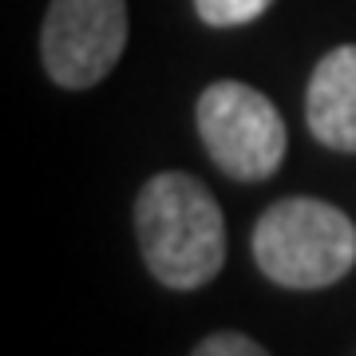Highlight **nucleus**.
I'll list each match as a JSON object with an SVG mask.
<instances>
[{
	"mask_svg": "<svg viewBox=\"0 0 356 356\" xmlns=\"http://www.w3.org/2000/svg\"><path fill=\"white\" fill-rule=\"evenodd\" d=\"M127 48V0H51L40 28L48 76L67 91L95 88Z\"/></svg>",
	"mask_w": 356,
	"mask_h": 356,
	"instance_id": "4",
	"label": "nucleus"
},
{
	"mask_svg": "<svg viewBox=\"0 0 356 356\" xmlns=\"http://www.w3.org/2000/svg\"><path fill=\"white\" fill-rule=\"evenodd\" d=\"M273 0H194V13L210 28H238L266 13Z\"/></svg>",
	"mask_w": 356,
	"mask_h": 356,
	"instance_id": "6",
	"label": "nucleus"
},
{
	"mask_svg": "<svg viewBox=\"0 0 356 356\" xmlns=\"http://www.w3.org/2000/svg\"><path fill=\"white\" fill-rule=\"evenodd\" d=\"M254 261L281 289H325L356 266V226L332 202L281 198L257 218Z\"/></svg>",
	"mask_w": 356,
	"mask_h": 356,
	"instance_id": "2",
	"label": "nucleus"
},
{
	"mask_svg": "<svg viewBox=\"0 0 356 356\" xmlns=\"http://www.w3.org/2000/svg\"><path fill=\"white\" fill-rule=\"evenodd\" d=\"M309 131L321 147L356 154V44L332 48L309 76Z\"/></svg>",
	"mask_w": 356,
	"mask_h": 356,
	"instance_id": "5",
	"label": "nucleus"
},
{
	"mask_svg": "<svg viewBox=\"0 0 356 356\" xmlns=\"http://www.w3.org/2000/svg\"><path fill=\"white\" fill-rule=\"evenodd\" d=\"M143 261L166 289H198L226 266V218L194 175L163 170L135 198Z\"/></svg>",
	"mask_w": 356,
	"mask_h": 356,
	"instance_id": "1",
	"label": "nucleus"
},
{
	"mask_svg": "<svg viewBox=\"0 0 356 356\" xmlns=\"http://www.w3.org/2000/svg\"><path fill=\"white\" fill-rule=\"evenodd\" d=\"M191 356H269V348H261L245 332H210L206 341H198Z\"/></svg>",
	"mask_w": 356,
	"mask_h": 356,
	"instance_id": "7",
	"label": "nucleus"
},
{
	"mask_svg": "<svg viewBox=\"0 0 356 356\" xmlns=\"http://www.w3.org/2000/svg\"><path fill=\"white\" fill-rule=\"evenodd\" d=\"M198 135L206 154L234 182H266L281 170L289 131L281 111L250 83L218 79L198 95Z\"/></svg>",
	"mask_w": 356,
	"mask_h": 356,
	"instance_id": "3",
	"label": "nucleus"
}]
</instances>
